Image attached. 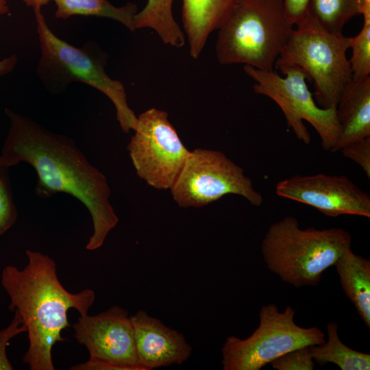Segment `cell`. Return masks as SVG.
I'll list each match as a JSON object with an SVG mask.
<instances>
[{
  "label": "cell",
  "mask_w": 370,
  "mask_h": 370,
  "mask_svg": "<svg viewBox=\"0 0 370 370\" xmlns=\"http://www.w3.org/2000/svg\"><path fill=\"white\" fill-rule=\"evenodd\" d=\"M310 0H282L285 14L294 25L301 23L308 16Z\"/></svg>",
  "instance_id": "obj_26"
},
{
  "label": "cell",
  "mask_w": 370,
  "mask_h": 370,
  "mask_svg": "<svg viewBox=\"0 0 370 370\" xmlns=\"http://www.w3.org/2000/svg\"><path fill=\"white\" fill-rule=\"evenodd\" d=\"M14 316L10 325L0 331V370H12L14 368L6 354V347L10 339L21 333L27 332L21 315L14 311Z\"/></svg>",
  "instance_id": "obj_25"
},
{
  "label": "cell",
  "mask_w": 370,
  "mask_h": 370,
  "mask_svg": "<svg viewBox=\"0 0 370 370\" xmlns=\"http://www.w3.org/2000/svg\"><path fill=\"white\" fill-rule=\"evenodd\" d=\"M276 194L310 206L329 217H370V197L344 175H295L279 182Z\"/></svg>",
  "instance_id": "obj_12"
},
{
  "label": "cell",
  "mask_w": 370,
  "mask_h": 370,
  "mask_svg": "<svg viewBox=\"0 0 370 370\" xmlns=\"http://www.w3.org/2000/svg\"><path fill=\"white\" fill-rule=\"evenodd\" d=\"M244 71L256 82L255 93L271 98L279 106L288 127L299 140L306 145L311 141L304 123L306 121L319 135L323 149L332 151L341 136L336 108L325 109L317 104L304 71L297 67H286L280 70L285 75L282 77L274 70L262 71L249 65L244 66Z\"/></svg>",
  "instance_id": "obj_8"
},
{
  "label": "cell",
  "mask_w": 370,
  "mask_h": 370,
  "mask_svg": "<svg viewBox=\"0 0 370 370\" xmlns=\"http://www.w3.org/2000/svg\"><path fill=\"white\" fill-rule=\"evenodd\" d=\"M127 145L137 175L156 189L172 187L190 152L165 111L151 108L138 117Z\"/></svg>",
  "instance_id": "obj_10"
},
{
  "label": "cell",
  "mask_w": 370,
  "mask_h": 370,
  "mask_svg": "<svg viewBox=\"0 0 370 370\" xmlns=\"http://www.w3.org/2000/svg\"><path fill=\"white\" fill-rule=\"evenodd\" d=\"M236 0H182V23L191 58L197 59L210 34L218 29Z\"/></svg>",
  "instance_id": "obj_15"
},
{
  "label": "cell",
  "mask_w": 370,
  "mask_h": 370,
  "mask_svg": "<svg viewBox=\"0 0 370 370\" xmlns=\"http://www.w3.org/2000/svg\"><path fill=\"white\" fill-rule=\"evenodd\" d=\"M336 112L341 136L332 152L351 142L370 137V76L349 83L341 95Z\"/></svg>",
  "instance_id": "obj_14"
},
{
  "label": "cell",
  "mask_w": 370,
  "mask_h": 370,
  "mask_svg": "<svg viewBox=\"0 0 370 370\" xmlns=\"http://www.w3.org/2000/svg\"><path fill=\"white\" fill-rule=\"evenodd\" d=\"M9 12V7L6 0H0V15H4Z\"/></svg>",
  "instance_id": "obj_29"
},
{
  "label": "cell",
  "mask_w": 370,
  "mask_h": 370,
  "mask_svg": "<svg viewBox=\"0 0 370 370\" xmlns=\"http://www.w3.org/2000/svg\"><path fill=\"white\" fill-rule=\"evenodd\" d=\"M23 1L28 6L32 7L34 12H41L40 8L42 6L47 5L49 0H23Z\"/></svg>",
  "instance_id": "obj_28"
},
{
  "label": "cell",
  "mask_w": 370,
  "mask_h": 370,
  "mask_svg": "<svg viewBox=\"0 0 370 370\" xmlns=\"http://www.w3.org/2000/svg\"><path fill=\"white\" fill-rule=\"evenodd\" d=\"M174 0H147L143 9L134 18L135 30L150 28L165 44L180 48L185 44V34L174 19L172 6Z\"/></svg>",
  "instance_id": "obj_17"
},
{
  "label": "cell",
  "mask_w": 370,
  "mask_h": 370,
  "mask_svg": "<svg viewBox=\"0 0 370 370\" xmlns=\"http://www.w3.org/2000/svg\"><path fill=\"white\" fill-rule=\"evenodd\" d=\"M351 245L352 236L344 229H301L295 217L288 216L269 226L261 251L270 271L299 288L318 285Z\"/></svg>",
  "instance_id": "obj_4"
},
{
  "label": "cell",
  "mask_w": 370,
  "mask_h": 370,
  "mask_svg": "<svg viewBox=\"0 0 370 370\" xmlns=\"http://www.w3.org/2000/svg\"><path fill=\"white\" fill-rule=\"evenodd\" d=\"M73 328L90 360L109 363L116 370H143L137 360L132 323L124 308L114 306L96 315H80Z\"/></svg>",
  "instance_id": "obj_11"
},
{
  "label": "cell",
  "mask_w": 370,
  "mask_h": 370,
  "mask_svg": "<svg viewBox=\"0 0 370 370\" xmlns=\"http://www.w3.org/2000/svg\"><path fill=\"white\" fill-rule=\"evenodd\" d=\"M295 310L288 306L280 311L276 305H264L258 327L247 338H226L221 349L223 370H260L293 349L324 343L318 327L303 328L294 321Z\"/></svg>",
  "instance_id": "obj_7"
},
{
  "label": "cell",
  "mask_w": 370,
  "mask_h": 370,
  "mask_svg": "<svg viewBox=\"0 0 370 370\" xmlns=\"http://www.w3.org/2000/svg\"><path fill=\"white\" fill-rule=\"evenodd\" d=\"M26 255L25 268L6 266L1 282L10 299V310L18 312L28 332L29 344L23 362L31 370H53L51 351L57 342L64 341L61 332L71 326L68 310L88 314L95 295L90 289L69 293L60 283L52 258L32 250Z\"/></svg>",
  "instance_id": "obj_2"
},
{
  "label": "cell",
  "mask_w": 370,
  "mask_h": 370,
  "mask_svg": "<svg viewBox=\"0 0 370 370\" xmlns=\"http://www.w3.org/2000/svg\"><path fill=\"white\" fill-rule=\"evenodd\" d=\"M293 26L282 0H236L218 29L217 60L273 71Z\"/></svg>",
  "instance_id": "obj_5"
},
{
  "label": "cell",
  "mask_w": 370,
  "mask_h": 370,
  "mask_svg": "<svg viewBox=\"0 0 370 370\" xmlns=\"http://www.w3.org/2000/svg\"><path fill=\"white\" fill-rule=\"evenodd\" d=\"M327 341L310 347L314 361L320 365L334 363L341 370H369L370 355L351 349L338 337V323L326 325Z\"/></svg>",
  "instance_id": "obj_18"
},
{
  "label": "cell",
  "mask_w": 370,
  "mask_h": 370,
  "mask_svg": "<svg viewBox=\"0 0 370 370\" xmlns=\"http://www.w3.org/2000/svg\"><path fill=\"white\" fill-rule=\"evenodd\" d=\"M56 4L55 16L66 20L73 15L96 16L115 20L130 31H135L134 18L138 12L136 4L127 3L116 7L108 0H49Z\"/></svg>",
  "instance_id": "obj_19"
},
{
  "label": "cell",
  "mask_w": 370,
  "mask_h": 370,
  "mask_svg": "<svg viewBox=\"0 0 370 370\" xmlns=\"http://www.w3.org/2000/svg\"><path fill=\"white\" fill-rule=\"evenodd\" d=\"M364 0H310L308 14L329 32L342 33L344 25L360 14Z\"/></svg>",
  "instance_id": "obj_20"
},
{
  "label": "cell",
  "mask_w": 370,
  "mask_h": 370,
  "mask_svg": "<svg viewBox=\"0 0 370 370\" xmlns=\"http://www.w3.org/2000/svg\"><path fill=\"white\" fill-rule=\"evenodd\" d=\"M350 43V37L328 31L308 14L291 31L275 64L280 71L289 66L301 69L314 82L317 104L336 108L353 80L346 56Z\"/></svg>",
  "instance_id": "obj_6"
},
{
  "label": "cell",
  "mask_w": 370,
  "mask_h": 370,
  "mask_svg": "<svg viewBox=\"0 0 370 370\" xmlns=\"http://www.w3.org/2000/svg\"><path fill=\"white\" fill-rule=\"evenodd\" d=\"M10 125L0 163L13 166L24 162L36 173L35 193L49 198L60 193L77 199L88 209L93 233L86 245L99 248L119 218L110 203L106 177L87 160L69 137L52 132L33 119L5 109Z\"/></svg>",
  "instance_id": "obj_1"
},
{
  "label": "cell",
  "mask_w": 370,
  "mask_h": 370,
  "mask_svg": "<svg viewBox=\"0 0 370 370\" xmlns=\"http://www.w3.org/2000/svg\"><path fill=\"white\" fill-rule=\"evenodd\" d=\"M18 58L15 55L0 60V76L10 73L15 67Z\"/></svg>",
  "instance_id": "obj_27"
},
{
  "label": "cell",
  "mask_w": 370,
  "mask_h": 370,
  "mask_svg": "<svg viewBox=\"0 0 370 370\" xmlns=\"http://www.w3.org/2000/svg\"><path fill=\"white\" fill-rule=\"evenodd\" d=\"M130 319L137 360L143 370L181 365L190 358L191 345L177 330L143 310Z\"/></svg>",
  "instance_id": "obj_13"
},
{
  "label": "cell",
  "mask_w": 370,
  "mask_h": 370,
  "mask_svg": "<svg viewBox=\"0 0 370 370\" xmlns=\"http://www.w3.org/2000/svg\"><path fill=\"white\" fill-rule=\"evenodd\" d=\"M339 151L345 158L359 165L370 179V137L351 142Z\"/></svg>",
  "instance_id": "obj_24"
},
{
  "label": "cell",
  "mask_w": 370,
  "mask_h": 370,
  "mask_svg": "<svg viewBox=\"0 0 370 370\" xmlns=\"http://www.w3.org/2000/svg\"><path fill=\"white\" fill-rule=\"evenodd\" d=\"M41 56L36 73L52 95L64 92L75 82L85 83L103 92L115 106L121 130H134L138 119L129 107L123 84L105 71L108 55L100 46L88 41L81 47L57 37L49 28L41 12L35 13Z\"/></svg>",
  "instance_id": "obj_3"
},
{
  "label": "cell",
  "mask_w": 370,
  "mask_h": 370,
  "mask_svg": "<svg viewBox=\"0 0 370 370\" xmlns=\"http://www.w3.org/2000/svg\"><path fill=\"white\" fill-rule=\"evenodd\" d=\"M347 297L368 329H370V261L350 249L334 265Z\"/></svg>",
  "instance_id": "obj_16"
},
{
  "label": "cell",
  "mask_w": 370,
  "mask_h": 370,
  "mask_svg": "<svg viewBox=\"0 0 370 370\" xmlns=\"http://www.w3.org/2000/svg\"><path fill=\"white\" fill-rule=\"evenodd\" d=\"M360 14L363 15V26L357 36L351 38L349 47L352 55L349 61L355 81L370 76V0L363 1Z\"/></svg>",
  "instance_id": "obj_21"
},
{
  "label": "cell",
  "mask_w": 370,
  "mask_h": 370,
  "mask_svg": "<svg viewBox=\"0 0 370 370\" xmlns=\"http://www.w3.org/2000/svg\"><path fill=\"white\" fill-rule=\"evenodd\" d=\"M310 347L293 349L275 359L270 364L277 370H313L315 362Z\"/></svg>",
  "instance_id": "obj_23"
},
{
  "label": "cell",
  "mask_w": 370,
  "mask_h": 370,
  "mask_svg": "<svg viewBox=\"0 0 370 370\" xmlns=\"http://www.w3.org/2000/svg\"><path fill=\"white\" fill-rule=\"evenodd\" d=\"M8 169L9 167L0 163V236L8 230L17 219Z\"/></svg>",
  "instance_id": "obj_22"
},
{
  "label": "cell",
  "mask_w": 370,
  "mask_h": 370,
  "mask_svg": "<svg viewBox=\"0 0 370 370\" xmlns=\"http://www.w3.org/2000/svg\"><path fill=\"white\" fill-rule=\"evenodd\" d=\"M182 208H200L228 194L242 196L252 206L263 203L243 169L219 151L196 149L190 154L171 188Z\"/></svg>",
  "instance_id": "obj_9"
}]
</instances>
